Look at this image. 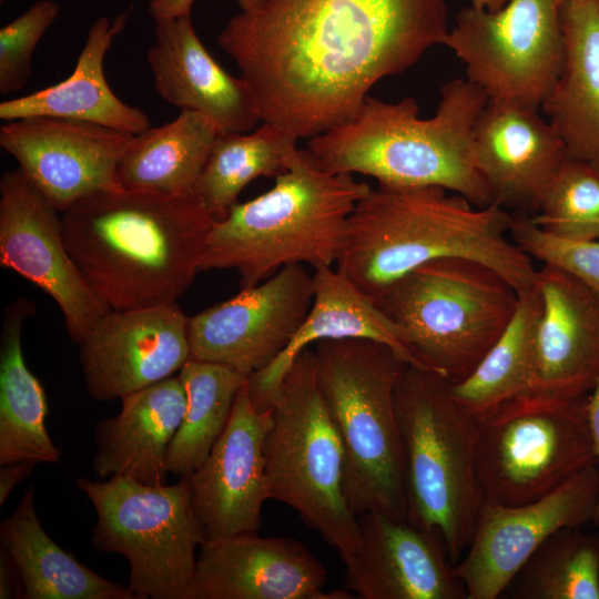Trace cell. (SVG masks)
Returning <instances> with one entry per match:
<instances>
[{"mask_svg":"<svg viewBox=\"0 0 599 599\" xmlns=\"http://www.w3.org/2000/svg\"><path fill=\"white\" fill-rule=\"evenodd\" d=\"M588 420L599 470V378L588 396ZM592 522L599 527V499Z\"/></svg>","mask_w":599,"mask_h":599,"instance_id":"60d3db41","label":"cell"},{"mask_svg":"<svg viewBox=\"0 0 599 599\" xmlns=\"http://www.w3.org/2000/svg\"><path fill=\"white\" fill-rule=\"evenodd\" d=\"M128 12L113 20L103 16L89 29L73 72L63 81L0 103V119L9 122L51 116L97 123L132 135L150 129L149 116L120 100L104 74V58L128 21Z\"/></svg>","mask_w":599,"mask_h":599,"instance_id":"4316f807","label":"cell"},{"mask_svg":"<svg viewBox=\"0 0 599 599\" xmlns=\"http://www.w3.org/2000/svg\"><path fill=\"white\" fill-rule=\"evenodd\" d=\"M316 378L341 433L345 493L356 516L407 520L404 458L394 394L407 364L388 345L364 338L314 344Z\"/></svg>","mask_w":599,"mask_h":599,"instance_id":"52a82bcc","label":"cell"},{"mask_svg":"<svg viewBox=\"0 0 599 599\" xmlns=\"http://www.w3.org/2000/svg\"><path fill=\"white\" fill-rule=\"evenodd\" d=\"M35 313L23 297L4 311L0 336V466L28 461L57 464L61 451L45 428L48 398L41 382L28 368L22 352V329Z\"/></svg>","mask_w":599,"mask_h":599,"instance_id":"83f0119b","label":"cell"},{"mask_svg":"<svg viewBox=\"0 0 599 599\" xmlns=\"http://www.w3.org/2000/svg\"><path fill=\"white\" fill-rule=\"evenodd\" d=\"M262 0H237L242 11L255 9ZM194 0H150L149 14L156 20L191 16Z\"/></svg>","mask_w":599,"mask_h":599,"instance_id":"74e56055","label":"cell"},{"mask_svg":"<svg viewBox=\"0 0 599 599\" xmlns=\"http://www.w3.org/2000/svg\"><path fill=\"white\" fill-rule=\"evenodd\" d=\"M24 598L20 573L8 555L0 549V599Z\"/></svg>","mask_w":599,"mask_h":599,"instance_id":"f35d334b","label":"cell"},{"mask_svg":"<svg viewBox=\"0 0 599 599\" xmlns=\"http://www.w3.org/2000/svg\"><path fill=\"white\" fill-rule=\"evenodd\" d=\"M313 276L287 265L267 280L189 317L190 359L250 375L288 345L313 303Z\"/></svg>","mask_w":599,"mask_h":599,"instance_id":"4fadbf2b","label":"cell"},{"mask_svg":"<svg viewBox=\"0 0 599 599\" xmlns=\"http://www.w3.org/2000/svg\"><path fill=\"white\" fill-rule=\"evenodd\" d=\"M186 408L166 456L169 473L185 476L209 456L231 417L247 377L210 362L190 359L179 372Z\"/></svg>","mask_w":599,"mask_h":599,"instance_id":"d6a6232c","label":"cell"},{"mask_svg":"<svg viewBox=\"0 0 599 599\" xmlns=\"http://www.w3.org/2000/svg\"><path fill=\"white\" fill-rule=\"evenodd\" d=\"M0 1L2 2L3 0H0Z\"/></svg>","mask_w":599,"mask_h":599,"instance_id":"7bdbcfd3","label":"cell"},{"mask_svg":"<svg viewBox=\"0 0 599 599\" xmlns=\"http://www.w3.org/2000/svg\"><path fill=\"white\" fill-rule=\"evenodd\" d=\"M512 214L478 207L439 186L378 184L349 216L336 268L373 301L414 268L444 257L481 262L518 292L535 284L531 257L511 238Z\"/></svg>","mask_w":599,"mask_h":599,"instance_id":"3957f363","label":"cell"},{"mask_svg":"<svg viewBox=\"0 0 599 599\" xmlns=\"http://www.w3.org/2000/svg\"><path fill=\"white\" fill-rule=\"evenodd\" d=\"M265 440L270 499L298 512L343 562L357 549L359 520L346 497V454L316 378L314 348L293 362L272 406Z\"/></svg>","mask_w":599,"mask_h":599,"instance_id":"9c48e42d","label":"cell"},{"mask_svg":"<svg viewBox=\"0 0 599 599\" xmlns=\"http://www.w3.org/2000/svg\"><path fill=\"white\" fill-rule=\"evenodd\" d=\"M451 382L406 364L395 387L407 520L443 539L456 565L473 538L481 508L476 479L477 419L451 394Z\"/></svg>","mask_w":599,"mask_h":599,"instance_id":"8992f818","label":"cell"},{"mask_svg":"<svg viewBox=\"0 0 599 599\" xmlns=\"http://www.w3.org/2000/svg\"><path fill=\"white\" fill-rule=\"evenodd\" d=\"M531 220L559 237L599 238V173L585 162L567 158Z\"/></svg>","mask_w":599,"mask_h":599,"instance_id":"e575fe53","label":"cell"},{"mask_svg":"<svg viewBox=\"0 0 599 599\" xmlns=\"http://www.w3.org/2000/svg\"><path fill=\"white\" fill-rule=\"evenodd\" d=\"M370 190L352 174L323 171L297 150L272 189L214 222L201 272L235 270L246 288L287 265H336L349 216Z\"/></svg>","mask_w":599,"mask_h":599,"instance_id":"5b68a950","label":"cell"},{"mask_svg":"<svg viewBox=\"0 0 599 599\" xmlns=\"http://www.w3.org/2000/svg\"><path fill=\"white\" fill-rule=\"evenodd\" d=\"M297 136L267 122L252 133L217 135L194 194L215 220L224 219L237 203L242 190L260 176L276 177L290 167Z\"/></svg>","mask_w":599,"mask_h":599,"instance_id":"4dcf8cb0","label":"cell"},{"mask_svg":"<svg viewBox=\"0 0 599 599\" xmlns=\"http://www.w3.org/2000/svg\"><path fill=\"white\" fill-rule=\"evenodd\" d=\"M588 396L522 392L477 418L475 468L483 502L534 501L597 464Z\"/></svg>","mask_w":599,"mask_h":599,"instance_id":"30bf717a","label":"cell"},{"mask_svg":"<svg viewBox=\"0 0 599 599\" xmlns=\"http://www.w3.org/2000/svg\"><path fill=\"white\" fill-rule=\"evenodd\" d=\"M220 132L209 116L181 110L174 120L133 135L119 162V186L177 195L194 194Z\"/></svg>","mask_w":599,"mask_h":599,"instance_id":"f546056e","label":"cell"},{"mask_svg":"<svg viewBox=\"0 0 599 599\" xmlns=\"http://www.w3.org/2000/svg\"><path fill=\"white\" fill-rule=\"evenodd\" d=\"M187 325L176 303L103 315L78 344L91 398L121 399L180 372L191 356Z\"/></svg>","mask_w":599,"mask_h":599,"instance_id":"e0dca14e","label":"cell"},{"mask_svg":"<svg viewBox=\"0 0 599 599\" xmlns=\"http://www.w3.org/2000/svg\"><path fill=\"white\" fill-rule=\"evenodd\" d=\"M0 542L20 573L23 599H135L128 586L98 575L48 535L32 484L1 522Z\"/></svg>","mask_w":599,"mask_h":599,"instance_id":"f1b7e54d","label":"cell"},{"mask_svg":"<svg viewBox=\"0 0 599 599\" xmlns=\"http://www.w3.org/2000/svg\"><path fill=\"white\" fill-rule=\"evenodd\" d=\"M448 31L446 0H262L233 16L217 44L261 121L311 139L354 118L377 81Z\"/></svg>","mask_w":599,"mask_h":599,"instance_id":"6da1fadb","label":"cell"},{"mask_svg":"<svg viewBox=\"0 0 599 599\" xmlns=\"http://www.w3.org/2000/svg\"><path fill=\"white\" fill-rule=\"evenodd\" d=\"M566 0H509L496 12L466 7L444 44L491 102L539 110L562 65Z\"/></svg>","mask_w":599,"mask_h":599,"instance_id":"7c38bea8","label":"cell"},{"mask_svg":"<svg viewBox=\"0 0 599 599\" xmlns=\"http://www.w3.org/2000/svg\"><path fill=\"white\" fill-rule=\"evenodd\" d=\"M487 103L467 79L443 85L429 119L418 116L413 98L392 103L367 95L354 118L311 138L305 150L332 174L361 173L398 187L439 186L485 207L494 201L476 163L473 134Z\"/></svg>","mask_w":599,"mask_h":599,"instance_id":"277c9868","label":"cell"},{"mask_svg":"<svg viewBox=\"0 0 599 599\" xmlns=\"http://www.w3.org/2000/svg\"><path fill=\"white\" fill-rule=\"evenodd\" d=\"M344 562L346 588L362 599H467L438 532L369 511Z\"/></svg>","mask_w":599,"mask_h":599,"instance_id":"ffe728a7","label":"cell"},{"mask_svg":"<svg viewBox=\"0 0 599 599\" xmlns=\"http://www.w3.org/2000/svg\"><path fill=\"white\" fill-rule=\"evenodd\" d=\"M34 466L35 464L28 461H16L1 466L0 506L6 502L12 489L33 473Z\"/></svg>","mask_w":599,"mask_h":599,"instance_id":"ab89813d","label":"cell"},{"mask_svg":"<svg viewBox=\"0 0 599 599\" xmlns=\"http://www.w3.org/2000/svg\"><path fill=\"white\" fill-rule=\"evenodd\" d=\"M154 89L167 103L209 116L223 133H247L261 121L253 94L207 52L191 16L155 21L148 51Z\"/></svg>","mask_w":599,"mask_h":599,"instance_id":"603a6c76","label":"cell"},{"mask_svg":"<svg viewBox=\"0 0 599 599\" xmlns=\"http://www.w3.org/2000/svg\"><path fill=\"white\" fill-rule=\"evenodd\" d=\"M598 499L599 470L593 464L534 501L517 506L483 502L470 544L454 565L467 599L500 598L550 535L593 520Z\"/></svg>","mask_w":599,"mask_h":599,"instance_id":"5bb4252c","label":"cell"},{"mask_svg":"<svg viewBox=\"0 0 599 599\" xmlns=\"http://www.w3.org/2000/svg\"><path fill=\"white\" fill-rule=\"evenodd\" d=\"M60 12L53 0H40L0 29V93L21 90L32 74L33 52Z\"/></svg>","mask_w":599,"mask_h":599,"instance_id":"8d00e7d4","label":"cell"},{"mask_svg":"<svg viewBox=\"0 0 599 599\" xmlns=\"http://www.w3.org/2000/svg\"><path fill=\"white\" fill-rule=\"evenodd\" d=\"M120 413L100 422L92 469L99 478L121 476L164 485L166 456L186 408L179 374L121 398Z\"/></svg>","mask_w":599,"mask_h":599,"instance_id":"d4e9b609","label":"cell"},{"mask_svg":"<svg viewBox=\"0 0 599 599\" xmlns=\"http://www.w3.org/2000/svg\"><path fill=\"white\" fill-rule=\"evenodd\" d=\"M0 265L48 294L79 344L110 312L95 296L64 241L61 213L22 171L0 179Z\"/></svg>","mask_w":599,"mask_h":599,"instance_id":"9a60e30c","label":"cell"},{"mask_svg":"<svg viewBox=\"0 0 599 599\" xmlns=\"http://www.w3.org/2000/svg\"><path fill=\"white\" fill-rule=\"evenodd\" d=\"M132 134L87 121L31 116L6 122L0 145L60 212L119 189V162Z\"/></svg>","mask_w":599,"mask_h":599,"instance_id":"2e32d148","label":"cell"},{"mask_svg":"<svg viewBox=\"0 0 599 599\" xmlns=\"http://www.w3.org/2000/svg\"><path fill=\"white\" fill-rule=\"evenodd\" d=\"M509 233L527 255L568 272L599 294V238L559 237L522 213L512 215Z\"/></svg>","mask_w":599,"mask_h":599,"instance_id":"d590c367","label":"cell"},{"mask_svg":"<svg viewBox=\"0 0 599 599\" xmlns=\"http://www.w3.org/2000/svg\"><path fill=\"white\" fill-rule=\"evenodd\" d=\"M75 483L97 512L92 548L126 559L135 599H185L195 551L206 539L187 478L156 486L121 476L102 481L78 477Z\"/></svg>","mask_w":599,"mask_h":599,"instance_id":"8fae6325","label":"cell"},{"mask_svg":"<svg viewBox=\"0 0 599 599\" xmlns=\"http://www.w3.org/2000/svg\"><path fill=\"white\" fill-rule=\"evenodd\" d=\"M313 303L286 348L265 368L247 377L253 405L272 408L295 358L321 341L364 338L392 347L407 364L423 367L406 346L403 329L334 266L314 268ZM424 368V367H423Z\"/></svg>","mask_w":599,"mask_h":599,"instance_id":"cb8c5ba5","label":"cell"},{"mask_svg":"<svg viewBox=\"0 0 599 599\" xmlns=\"http://www.w3.org/2000/svg\"><path fill=\"white\" fill-rule=\"evenodd\" d=\"M561 22L562 65L541 109L567 158L599 173V0H566Z\"/></svg>","mask_w":599,"mask_h":599,"instance_id":"484cf974","label":"cell"},{"mask_svg":"<svg viewBox=\"0 0 599 599\" xmlns=\"http://www.w3.org/2000/svg\"><path fill=\"white\" fill-rule=\"evenodd\" d=\"M542 309L537 286L519 292L516 311L473 373L450 389L457 404L476 419L527 390Z\"/></svg>","mask_w":599,"mask_h":599,"instance_id":"1f68e13d","label":"cell"},{"mask_svg":"<svg viewBox=\"0 0 599 599\" xmlns=\"http://www.w3.org/2000/svg\"><path fill=\"white\" fill-rule=\"evenodd\" d=\"M500 598L599 599V534L558 529L526 560Z\"/></svg>","mask_w":599,"mask_h":599,"instance_id":"836d02e7","label":"cell"},{"mask_svg":"<svg viewBox=\"0 0 599 599\" xmlns=\"http://www.w3.org/2000/svg\"><path fill=\"white\" fill-rule=\"evenodd\" d=\"M518 295L490 266L444 257L414 268L374 302L403 329L407 348L424 368L459 383L506 329Z\"/></svg>","mask_w":599,"mask_h":599,"instance_id":"ba28073f","label":"cell"},{"mask_svg":"<svg viewBox=\"0 0 599 599\" xmlns=\"http://www.w3.org/2000/svg\"><path fill=\"white\" fill-rule=\"evenodd\" d=\"M538 111L488 101L474 128L478 170L494 203L505 209L538 211L548 185L567 159L559 135Z\"/></svg>","mask_w":599,"mask_h":599,"instance_id":"7402d4cb","label":"cell"},{"mask_svg":"<svg viewBox=\"0 0 599 599\" xmlns=\"http://www.w3.org/2000/svg\"><path fill=\"white\" fill-rule=\"evenodd\" d=\"M185 599H352L324 592V565L300 540L257 532L206 538Z\"/></svg>","mask_w":599,"mask_h":599,"instance_id":"d6986e66","label":"cell"},{"mask_svg":"<svg viewBox=\"0 0 599 599\" xmlns=\"http://www.w3.org/2000/svg\"><path fill=\"white\" fill-rule=\"evenodd\" d=\"M471 7L487 12H496L504 8L509 0H470Z\"/></svg>","mask_w":599,"mask_h":599,"instance_id":"b9f144b4","label":"cell"},{"mask_svg":"<svg viewBox=\"0 0 599 599\" xmlns=\"http://www.w3.org/2000/svg\"><path fill=\"white\" fill-rule=\"evenodd\" d=\"M67 247L109 311L169 305L197 273L216 221L195 194L114 189L61 213Z\"/></svg>","mask_w":599,"mask_h":599,"instance_id":"7a4b0ae2","label":"cell"},{"mask_svg":"<svg viewBox=\"0 0 599 599\" xmlns=\"http://www.w3.org/2000/svg\"><path fill=\"white\" fill-rule=\"evenodd\" d=\"M542 302L527 390L557 397L590 394L599 378V294L550 264L535 277Z\"/></svg>","mask_w":599,"mask_h":599,"instance_id":"44dd1931","label":"cell"},{"mask_svg":"<svg viewBox=\"0 0 599 599\" xmlns=\"http://www.w3.org/2000/svg\"><path fill=\"white\" fill-rule=\"evenodd\" d=\"M272 423L273 409L258 410L245 383L211 453L185 475L206 538L260 530L262 508L270 499L265 440Z\"/></svg>","mask_w":599,"mask_h":599,"instance_id":"ac0fdd59","label":"cell"}]
</instances>
